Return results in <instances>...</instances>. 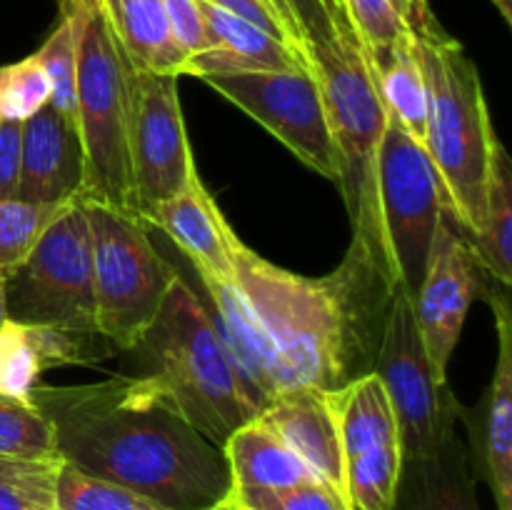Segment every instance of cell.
<instances>
[{
	"label": "cell",
	"mask_w": 512,
	"mask_h": 510,
	"mask_svg": "<svg viewBox=\"0 0 512 510\" xmlns=\"http://www.w3.org/2000/svg\"><path fill=\"white\" fill-rule=\"evenodd\" d=\"M30 400L53 423L63 463L163 510H213L230 498L223 448L200 435L153 375L45 388Z\"/></svg>",
	"instance_id": "obj_1"
},
{
	"label": "cell",
	"mask_w": 512,
	"mask_h": 510,
	"mask_svg": "<svg viewBox=\"0 0 512 510\" xmlns=\"http://www.w3.org/2000/svg\"><path fill=\"white\" fill-rule=\"evenodd\" d=\"M230 255L235 285L268 348L275 393H335L373 373L395 283L363 245L350 240L343 263L320 278L270 263L235 230Z\"/></svg>",
	"instance_id": "obj_2"
},
{
	"label": "cell",
	"mask_w": 512,
	"mask_h": 510,
	"mask_svg": "<svg viewBox=\"0 0 512 510\" xmlns=\"http://www.w3.org/2000/svg\"><path fill=\"white\" fill-rule=\"evenodd\" d=\"M413 38L428 90L425 150L465 235H475L485 218L490 165L500 143L480 73L440 23Z\"/></svg>",
	"instance_id": "obj_3"
},
{
	"label": "cell",
	"mask_w": 512,
	"mask_h": 510,
	"mask_svg": "<svg viewBox=\"0 0 512 510\" xmlns=\"http://www.w3.org/2000/svg\"><path fill=\"white\" fill-rule=\"evenodd\" d=\"M138 348L153 363L148 375L163 385L183 418L218 448L260 413L213 318L183 275L168 290Z\"/></svg>",
	"instance_id": "obj_4"
},
{
	"label": "cell",
	"mask_w": 512,
	"mask_h": 510,
	"mask_svg": "<svg viewBox=\"0 0 512 510\" xmlns=\"http://www.w3.org/2000/svg\"><path fill=\"white\" fill-rule=\"evenodd\" d=\"M308 55L323 90L325 113L338 150V188L348 208L353 243L363 245L393 278L378 213V150L390 115L380 98L368 53L353 30H348L328 43L313 45Z\"/></svg>",
	"instance_id": "obj_5"
},
{
	"label": "cell",
	"mask_w": 512,
	"mask_h": 510,
	"mask_svg": "<svg viewBox=\"0 0 512 510\" xmlns=\"http://www.w3.org/2000/svg\"><path fill=\"white\" fill-rule=\"evenodd\" d=\"M78 5L75 120L85 155V193L80 200L135 215L128 148L135 68L115 38L103 0H78Z\"/></svg>",
	"instance_id": "obj_6"
},
{
	"label": "cell",
	"mask_w": 512,
	"mask_h": 510,
	"mask_svg": "<svg viewBox=\"0 0 512 510\" xmlns=\"http://www.w3.org/2000/svg\"><path fill=\"white\" fill-rule=\"evenodd\" d=\"M83 203L93 235L98 333L118 348L135 350L180 275L155 250L143 220L93 200Z\"/></svg>",
	"instance_id": "obj_7"
},
{
	"label": "cell",
	"mask_w": 512,
	"mask_h": 510,
	"mask_svg": "<svg viewBox=\"0 0 512 510\" xmlns=\"http://www.w3.org/2000/svg\"><path fill=\"white\" fill-rule=\"evenodd\" d=\"M5 278V313L23 325L100 335L95 318L93 235L83 200L65 203L28 258Z\"/></svg>",
	"instance_id": "obj_8"
},
{
	"label": "cell",
	"mask_w": 512,
	"mask_h": 510,
	"mask_svg": "<svg viewBox=\"0 0 512 510\" xmlns=\"http://www.w3.org/2000/svg\"><path fill=\"white\" fill-rule=\"evenodd\" d=\"M445 203L428 150L390 120L378 150V213L395 285L410 295L423 283Z\"/></svg>",
	"instance_id": "obj_9"
},
{
	"label": "cell",
	"mask_w": 512,
	"mask_h": 510,
	"mask_svg": "<svg viewBox=\"0 0 512 510\" xmlns=\"http://www.w3.org/2000/svg\"><path fill=\"white\" fill-rule=\"evenodd\" d=\"M203 80L270 130L295 158L338 185V150L313 70H255Z\"/></svg>",
	"instance_id": "obj_10"
},
{
	"label": "cell",
	"mask_w": 512,
	"mask_h": 510,
	"mask_svg": "<svg viewBox=\"0 0 512 510\" xmlns=\"http://www.w3.org/2000/svg\"><path fill=\"white\" fill-rule=\"evenodd\" d=\"M128 148L135 218L145 223L160 203L183 193L198 175L180 108L178 78L135 70Z\"/></svg>",
	"instance_id": "obj_11"
},
{
	"label": "cell",
	"mask_w": 512,
	"mask_h": 510,
	"mask_svg": "<svg viewBox=\"0 0 512 510\" xmlns=\"http://www.w3.org/2000/svg\"><path fill=\"white\" fill-rule=\"evenodd\" d=\"M373 373L383 380L395 408L403 458L428 453L453 393L448 385L435 383L415 320L413 295L403 288L393 293Z\"/></svg>",
	"instance_id": "obj_12"
},
{
	"label": "cell",
	"mask_w": 512,
	"mask_h": 510,
	"mask_svg": "<svg viewBox=\"0 0 512 510\" xmlns=\"http://www.w3.org/2000/svg\"><path fill=\"white\" fill-rule=\"evenodd\" d=\"M483 268L475 263L468 235L450 203L443 205L423 283L413 295L415 320L438 385H448V365L463 335L465 318L480 295Z\"/></svg>",
	"instance_id": "obj_13"
},
{
	"label": "cell",
	"mask_w": 512,
	"mask_h": 510,
	"mask_svg": "<svg viewBox=\"0 0 512 510\" xmlns=\"http://www.w3.org/2000/svg\"><path fill=\"white\" fill-rule=\"evenodd\" d=\"M505 285L485 275L478 298H485L498 318V363L483 403L473 410L458 405L468 425L473 473L493 490L495 508L512 510V315Z\"/></svg>",
	"instance_id": "obj_14"
},
{
	"label": "cell",
	"mask_w": 512,
	"mask_h": 510,
	"mask_svg": "<svg viewBox=\"0 0 512 510\" xmlns=\"http://www.w3.org/2000/svg\"><path fill=\"white\" fill-rule=\"evenodd\" d=\"M85 193V155L75 115L53 103L23 123L18 200L65 205Z\"/></svg>",
	"instance_id": "obj_15"
},
{
	"label": "cell",
	"mask_w": 512,
	"mask_h": 510,
	"mask_svg": "<svg viewBox=\"0 0 512 510\" xmlns=\"http://www.w3.org/2000/svg\"><path fill=\"white\" fill-rule=\"evenodd\" d=\"M255 418L268 425L318 480L350 503L348 460L335 418L333 393L318 388L280 390Z\"/></svg>",
	"instance_id": "obj_16"
},
{
	"label": "cell",
	"mask_w": 512,
	"mask_h": 510,
	"mask_svg": "<svg viewBox=\"0 0 512 510\" xmlns=\"http://www.w3.org/2000/svg\"><path fill=\"white\" fill-rule=\"evenodd\" d=\"M458 398H450L433 448L403 458L393 510H480L468 445L458 433Z\"/></svg>",
	"instance_id": "obj_17"
},
{
	"label": "cell",
	"mask_w": 512,
	"mask_h": 510,
	"mask_svg": "<svg viewBox=\"0 0 512 510\" xmlns=\"http://www.w3.org/2000/svg\"><path fill=\"white\" fill-rule=\"evenodd\" d=\"M145 225L163 230L188 255L198 273L233 278V255H230L233 225L208 193L200 175L190 180L183 193L160 203L148 215Z\"/></svg>",
	"instance_id": "obj_18"
},
{
	"label": "cell",
	"mask_w": 512,
	"mask_h": 510,
	"mask_svg": "<svg viewBox=\"0 0 512 510\" xmlns=\"http://www.w3.org/2000/svg\"><path fill=\"white\" fill-rule=\"evenodd\" d=\"M93 338L103 335H80L5 320L0 323V393L30 400V393L45 370L88 363L90 355L83 343Z\"/></svg>",
	"instance_id": "obj_19"
},
{
	"label": "cell",
	"mask_w": 512,
	"mask_h": 510,
	"mask_svg": "<svg viewBox=\"0 0 512 510\" xmlns=\"http://www.w3.org/2000/svg\"><path fill=\"white\" fill-rule=\"evenodd\" d=\"M233 490L240 488H288L313 483L318 475L273 433L253 418L240 425L223 445ZM323 483V480H320Z\"/></svg>",
	"instance_id": "obj_20"
},
{
	"label": "cell",
	"mask_w": 512,
	"mask_h": 510,
	"mask_svg": "<svg viewBox=\"0 0 512 510\" xmlns=\"http://www.w3.org/2000/svg\"><path fill=\"white\" fill-rule=\"evenodd\" d=\"M113 33L135 70L183 75L188 55L175 45L170 35L163 0H103Z\"/></svg>",
	"instance_id": "obj_21"
},
{
	"label": "cell",
	"mask_w": 512,
	"mask_h": 510,
	"mask_svg": "<svg viewBox=\"0 0 512 510\" xmlns=\"http://www.w3.org/2000/svg\"><path fill=\"white\" fill-rule=\"evenodd\" d=\"M368 60L390 120L425 148L428 90H425V75L420 68L413 33L380 53L368 55Z\"/></svg>",
	"instance_id": "obj_22"
},
{
	"label": "cell",
	"mask_w": 512,
	"mask_h": 510,
	"mask_svg": "<svg viewBox=\"0 0 512 510\" xmlns=\"http://www.w3.org/2000/svg\"><path fill=\"white\" fill-rule=\"evenodd\" d=\"M335 418H338L340 440H343L345 460L375 445L400 443L398 418L390 403L383 380L375 373L363 375L333 393Z\"/></svg>",
	"instance_id": "obj_23"
},
{
	"label": "cell",
	"mask_w": 512,
	"mask_h": 510,
	"mask_svg": "<svg viewBox=\"0 0 512 510\" xmlns=\"http://www.w3.org/2000/svg\"><path fill=\"white\" fill-rule=\"evenodd\" d=\"M475 263L485 275L510 288L512 283V163L503 143L495 145L490 165L485 218L475 235H468Z\"/></svg>",
	"instance_id": "obj_24"
},
{
	"label": "cell",
	"mask_w": 512,
	"mask_h": 510,
	"mask_svg": "<svg viewBox=\"0 0 512 510\" xmlns=\"http://www.w3.org/2000/svg\"><path fill=\"white\" fill-rule=\"evenodd\" d=\"M200 10L208 30V43L215 48L240 55L258 70H313L308 60L300 58L283 40L270 35L260 25L205 0H200Z\"/></svg>",
	"instance_id": "obj_25"
},
{
	"label": "cell",
	"mask_w": 512,
	"mask_h": 510,
	"mask_svg": "<svg viewBox=\"0 0 512 510\" xmlns=\"http://www.w3.org/2000/svg\"><path fill=\"white\" fill-rule=\"evenodd\" d=\"M403 448L375 445L348 460V495L353 510H393L398 495Z\"/></svg>",
	"instance_id": "obj_26"
},
{
	"label": "cell",
	"mask_w": 512,
	"mask_h": 510,
	"mask_svg": "<svg viewBox=\"0 0 512 510\" xmlns=\"http://www.w3.org/2000/svg\"><path fill=\"white\" fill-rule=\"evenodd\" d=\"M0 455L30 460L60 458L53 423L33 400L0 393Z\"/></svg>",
	"instance_id": "obj_27"
},
{
	"label": "cell",
	"mask_w": 512,
	"mask_h": 510,
	"mask_svg": "<svg viewBox=\"0 0 512 510\" xmlns=\"http://www.w3.org/2000/svg\"><path fill=\"white\" fill-rule=\"evenodd\" d=\"M60 465L63 458L0 455V510H55Z\"/></svg>",
	"instance_id": "obj_28"
},
{
	"label": "cell",
	"mask_w": 512,
	"mask_h": 510,
	"mask_svg": "<svg viewBox=\"0 0 512 510\" xmlns=\"http://www.w3.org/2000/svg\"><path fill=\"white\" fill-rule=\"evenodd\" d=\"M55 510H163L153 500L110 480L63 463L55 485Z\"/></svg>",
	"instance_id": "obj_29"
},
{
	"label": "cell",
	"mask_w": 512,
	"mask_h": 510,
	"mask_svg": "<svg viewBox=\"0 0 512 510\" xmlns=\"http://www.w3.org/2000/svg\"><path fill=\"white\" fill-rule=\"evenodd\" d=\"M63 205L0 200V273L18 268Z\"/></svg>",
	"instance_id": "obj_30"
},
{
	"label": "cell",
	"mask_w": 512,
	"mask_h": 510,
	"mask_svg": "<svg viewBox=\"0 0 512 510\" xmlns=\"http://www.w3.org/2000/svg\"><path fill=\"white\" fill-rule=\"evenodd\" d=\"M50 103V80L38 55L0 65V120L33 118Z\"/></svg>",
	"instance_id": "obj_31"
},
{
	"label": "cell",
	"mask_w": 512,
	"mask_h": 510,
	"mask_svg": "<svg viewBox=\"0 0 512 510\" xmlns=\"http://www.w3.org/2000/svg\"><path fill=\"white\" fill-rule=\"evenodd\" d=\"M228 500L240 510H353L348 500L320 480L288 488L230 490Z\"/></svg>",
	"instance_id": "obj_32"
},
{
	"label": "cell",
	"mask_w": 512,
	"mask_h": 510,
	"mask_svg": "<svg viewBox=\"0 0 512 510\" xmlns=\"http://www.w3.org/2000/svg\"><path fill=\"white\" fill-rule=\"evenodd\" d=\"M343 10L355 38L368 55L380 53L410 35V28L390 0H343Z\"/></svg>",
	"instance_id": "obj_33"
},
{
	"label": "cell",
	"mask_w": 512,
	"mask_h": 510,
	"mask_svg": "<svg viewBox=\"0 0 512 510\" xmlns=\"http://www.w3.org/2000/svg\"><path fill=\"white\" fill-rule=\"evenodd\" d=\"M280 13H283L288 33L300 55L310 60V48L320 43H328L340 30L335 28L333 18L325 10L323 0H278ZM348 33V30H345Z\"/></svg>",
	"instance_id": "obj_34"
},
{
	"label": "cell",
	"mask_w": 512,
	"mask_h": 510,
	"mask_svg": "<svg viewBox=\"0 0 512 510\" xmlns=\"http://www.w3.org/2000/svg\"><path fill=\"white\" fill-rule=\"evenodd\" d=\"M168 15L170 35L185 55H195L208 48V30H205L200 0H163Z\"/></svg>",
	"instance_id": "obj_35"
},
{
	"label": "cell",
	"mask_w": 512,
	"mask_h": 510,
	"mask_svg": "<svg viewBox=\"0 0 512 510\" xmlns=\"http://www.w3.org/2000/svg\"><path fill=\"white\" fill-rule=\"evenodd\" d=\"M20 158H23V123L0 120V200L18 198Z\"/></svg>",
	"instance_id": "obj_36"
},
{
	"label": "cell",
	"mask_w": 512,
	"mask_h": 510,
	"mask_svg": "<svg viewBox=\"0 0 512 510\" xmlns=\"http://www.w3.org/2000/svg\"><path fill=\"white\" fill-rule=\"evenodd\" d=\"M205 3L220 5V8L230 10V13L240 15V18H245V20H250V23L260 25V28L268 30L270 35H275V38H280L285 45H288V40H285L280 25L275 23L273 15H270L268 10L263 8V3H260V0H205ZM288 48H290V45H288ZM290 50H293V48H290Z\"/></svg>",
	"instance_id": "obj_37"
},
{
	"label": "cell",
	"mask_w": 512,
	"mask_h": 510,
	"mask_svg": "<svg viewBox=\"0 0 512 510\" xmlns=\"http://www.w3.org/2000/svg\"><path fill=\"white\" fill-rule=\"evenodd\" d=\"M390 3H393V8L398 10V15L405 20L413 35H420L438 25V18L430 8V0H390Z\"/></svg>",
	"instance_id": "obj_38"
},
{
	"label": "cell",
	"mask_w": 512,
	"mask_h": 510,
	"mask_svg": "<svg viewBox=\"0 0 512 510\" xmlns=\"http://www.w3.org/2000/svg\"><path fill=\"white\" fill-rule=\"evenodd\" d=\"M260 3H263V8L268 10L270 15H273V20H275V23L280 25V30H283V35H285V40H288V45H290V48H293L295 53H298V48H295V45H293V38H290V33H288V25H285V18H283V13H280V5H278V0H260ZM298 55H300V53H298ZM300 58H305V55H300ZM305 60H308V58H305ZM308 63H310V60H308ZM310 68H313V65H310Z\"/></svg>",
	"instance_id": "obj_39"
},
{
	"label": "cell",
	"mask_w": 512,
	"mask_h": 510,
	"mask_svg": "<svg viewBox=\"0 0 512 510\" xmlns=\"http://www.w3.org/2000/svg\"><path fill=\"white\" fill-rule=\"evenodd\" d=\"M325 10L330 13V18H333L335 28L340 30V33H345V30H353L350 28L348 18H345V10H343V0H323Z\"/></svg>",
	"instance_id": "obj_40"
},
{
	"label": "cell",
	"mask_w": 512,
	"mask_h": 510,
	"mask_svg": "<svg viewBox=\"0 0 512 510\" xmlns=\"http://www.w3.org/2000/svg\"><path fill=\"white\" fill-rule=\"evenodd\" d=\"M490 3L498 8V13L503 15V20L508 25H512V0H490Z\"/></svg>",
	"instance_id": "obj_41"
},
{
	"label": "cell",
	"mask_w": 512,
	"mask_h": 510,
	"mask_svg": "<svg viewBox=\"0 0 512 510\" xmlns=\"http://www.w3.org/2000/svg\"><path fill=\"white\" fill-rule=\"evenodd\" d=\"M5 320H8V313H5V278L0 273V323H5Z\"/></svg>",
	"instance_id": "obj_42"
},
{
	"label": "cell",
	"mask_w": 512,
	"mask_h": 510,
	"mask_svg": "<svg viewBox=\"0 0 512 510\" xmlns=\"http://www.w3.org/2000/svg\"><path fill=\"white\" fill-rule=\"evenodd\" d=\"M213 510H238V508H235V505H233V503H230V500H225V503L215 505V508H213Z\"/></svg>",
	"instance_id": "obj_43"
},
{
	"label": "cell",
	"mask_w": 512,
	"mask_h": 510,
	"mask_svg": "<svg viewBox=\"0 0 512 510\" xmlns=\"http://www.w3.org/2000/svg\"><path fill=\"white\" fill-rule=\"evenodd\" d=\"M238 510H240V508H238Z\"/></svg>",
	"instance_id": "obj_44"
}]
</instances>
